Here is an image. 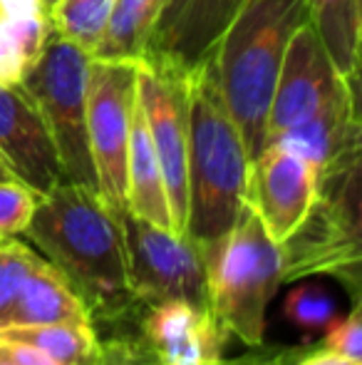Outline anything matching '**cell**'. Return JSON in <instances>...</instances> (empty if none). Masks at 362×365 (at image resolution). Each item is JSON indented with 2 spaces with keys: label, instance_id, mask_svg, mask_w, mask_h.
I'll return each mask as SVG.
<instances>
[{
  "label": "cell",
  "instance_id": "obj_1",
  "mask_svg": "<svg viewBox=\"0 0 362 365\" xmlns=\"http://www.w3.org/2000/svg\"><path fill=\"white\" fill-rule=\"evenodd\" d=\"M25 236L68 276L97 331L134 321L142 306L127 279L119 217L102 202L97 189L73 182L50 189Z\"/></svg>",
  "mask_w": 362,
  "mask_h": 365
},
{
  "label": "cell",
  "instance_id": "obj_2",
  "mask_svg": "<svg viewBox=\"0 0 362 365\" xmlns=\"http://www.w3.org/2000/svg\"><path fill=\"white\" fill-rule=\"evenodd\" d=\"M188 157H186V229L203 246L233 226L243 202L251 157L218 90L211 63L186 75Z\"/></svg>",
  "mask_w": 362,
  "mask_h": 365
},
{
  "label": "cell",
  "instance_id": "obj_3",
  "mask_svg": "<svg viewBox=\"0 0 362 365\" xmlns=\"http://www.w3.org/2000/svg\"><path fill=\"white\" fill-rule=\"evenodd\" d=\"M305 23V0H246L208 58L251 159L266 147L268 107L280 63L293 33Z\"/></svg>",
  "mask_w": 362,
  "mask_h": 365
},
{
  "label": "cell",
  "instance_id": "obj_4",
  "mask_svg": "<svg viewBox=\"0 0 362 365\" xmlns=\"http://www.w3.org/2000/svg\"><path fill=\"white\" fill-rule=\"evenodd\" d=\"M206 269L208 303L231 336L248 348L266 341V311L283 284L280 244L243 202L233 226L198 246Z\"/></svg>",
  "mask_w": 362,
  "mask_h": 365
},
{
  "label": "cell",
  "instance_id": "obj_5",
  "mask_svg": "<svg viewBox=\"0 0 362 365\" xmlns=\"http://www.w3.org/2000/svg\"><path fill=\"white\" fill-rule=\"evenodd\" d=\"M283 284L328 276L348 291L353 306L362 298L360 167L320 179L318 197L303 224L280 244Z\"/></svg>",
  "mask_w": 362,
  "mask_h": 365
},
{
  "label": "cell",
  "instance_id": "obj_6",
  "mask_svg": "<svg viewBox=\"0 0 362 365\" xmlns=\"http://www.w3.org/2000/svg\"><path fill=\"white\" fill-rule=\"evenodd\" d=\"M90 55L50 30L35 68L20 82L53 135L65 182L97 189L87 142Z\"/></svg>",
  "mask_w": 362,
  "mask_h": 365
},
{
  "label": "cell",
  "instance_id": "obj_7",
  "mask_svg": "<svg viewBox=\"0 0 362 365\" xmlns=\"http://www.w3.org/2000/svg\"><path fill=\"white\" fill-rule=\"evenodd\" d=\"M139 63L90 60L87 142L97 194L122 217L127 212V154L137 105Z\"/></svg>",
  "mask_w": 362,
  "mask_h": 365
},
{
  "label": "cell",
  "instance_id": "obj_8",
  "mask_svg": "<svg viewBox=\"0 0 362 365\" xmlns=\"http://www.w3.org/2000/svg\"><path fill=\"white\" fill-rule=\"evenodd\" d=\"M119 226L127 279L139 306H154L169 298L211 306L198 244H193L186 234L159 229L129 212L119 217Z\"/></svg>",
  "mask_w": 362,
  "mask_h": 365
},
{
  "label": "cell",
  "instance_id": "obj_9",
  "mask_svg": "<svg viewBox=\"0 0 362 365\" xmlns=\"http://www.w3.org/2000/svg\"><path fill=\"white\" fill-rule=\"evenodd\" d=\"M90 321L68 276L18 239L0 241V331Z\"/></svg>",
  "mask_w": 362,
  "mask_h": 365
},
{
  "label": "cell",
  "instance_id": "obj_10",
  "mask_svg": "<svg viewBox=\"0 0 362 365\" xmlns=\"http://www.w3.org/2000/svg\"><path fill=\"white\" fill-rule=\"evenodd\" d=\"M186 75L151 63H139V70H137V100H139L151 145L159 159L176 234H183L186 229Z\"/></svg>",
  "mask_w": 362,
  "mask_h": 365
},
{
  "label": "cell",
  "instance_id": "obj_11",
  "mask_svg": "<svg viewBox=\"0 0 362 365\" xmlns=\"http://www.w3.org/2000/svg\"><path fill=\"white\" fill-rule=\"evenodd\" d=\"M348 85L353 82L343 80L333 68L313 25H300L290 38L273 87L271 107H268L266 145L278 135H283L285 130L315 115Z\"/></svg>",
  "mask_w": 362,
  "mask_h": 365
},
{
  "label": "cell",
  "instance_id": "obj_12",
  "mask_svg": "<svg viewBox=\"0 0 362 365\" xmlns=\"http://www.w3.org/2000/svg\"><path fill=\"white\" fill-rule=\"evenodd\" d=\"M134 328L156 365H218L231 336L211 306L183 298L142 306Z\"/></svg>",
  "mask_w": 362,
  "mask_h": 365
},
{
  "label": "cell",
  "instance_id": "obj_13",
  "mask_svg": "<svg viewBox=\"0 0 362 365\" xmlns=\"http://www.w3.org/2000/svg\"><path fill=\"white\" fill-rule=\"evenodd\" d=\"M315 197V169L290 149L268 145L248 164L246 204L258 214L275 244H283L303 224Z\"/></svg>",
  "mask_w": 362,
  "mask_h": 365
},
{
  "label": "cell",
  "instance_id": "obj_14",
  "mask_svg": "<svg viewBox=\"0 0 362 365\" xmlns=\"http://www.w3.org/2000/svg\"><path fill=\"white\" fill-rule=\"evenodd\" d=\"M246 0H164L142 63L191 73L213 48Z\"/></svg>",
  "mask_w": 362,
  "mask_h": 365
},
{
  "label": "cell",
  "instance_id": "obj_15",
  "mask_svg": "<svg viewBox=\"0 0 362 365\" xmlns=\"http://www.w3.org/2000/svg\"><path fill=\"white\" fill-rule=\"evenodd\" d=\"M0 157L15 179L40 194L65 182L53 135L23 85H0Z\"/></svg>",
  "mask_w": 362,
  "mask_h": 365
},
{
  "label": "cell",
  "instance_id": "obj_16",
  "mask_svg": "<svg viewBox=\"0 0 362 365\" xmlns=\"http://www.w3.org/2000/svg\"><path fill=\"white\" fill-rule=\"evenodd\" d=\"M268 145L285 147L303 157L315 169L318 182L360 167L358 82L348 85L315 115L285 130Z\"/></svg>",
  "mask_w": 362,
  "mask_h": 365
},
{
  "label": "cell",
  "instance_id": "obj_17",
  "mask_svg": "<svg viewBox=\"0 0 362 365\" xmlns=\"http://www.w3.org/2000/svg\"><path fill=\"white\" fill-rule=\"evenodd\" d=\"M127 212L159 226V229L174 231L176 234L174 219H171V209H169V197H166V187H164V177H161L159 159H156L154 145H151L139 100L134 105L129 154H127Z\"/></svg>",
  "mask_w": 362,
  "mask_h": 365
},
{
  "label": "cell",
  "instance_id": "obj_18",
  "mask_svg": "<svg viewBox=\"0 0 362 365\" xmlns=\"http://www.w3.org/2000/svg\"><path fill=\"white\" fill-rule=\"evenodd\" d=\"M308 23L343 80L358 82L362 0H305Z\"/></svg>",
  "mask_w": 362,
  "mask_h": 365
},
{
  "label": "cell",
  "instance_id": "obj_19",
  "mask_svg": "<svg viewBox=\"0 0 362 365\" xmlns=\"http://www.w3.org/2000/svg\"><path fill=\"white\" fill-rule=\"evenodd\" d=\"M3 341H18L38 348L60 365H95L102 353V338L87 321H63L43 323L0 331Z\"/></svg>",
  "mask_w": 362,
  "mask_h": 365
},
{
  "label": "cell",
  "instance_id": "obj_20",
  "mask_svg": "<svg viewBox=\"0 0 362 365\" xmlns=\"http://www.w3.org/2000/svg\"><path fill=\"white\" fill-rule=\"evenodd\" d=\"M313 348V343L305 346H253L251 351L241 353V356L223 358L218 365H295L305 353ZM95 365H156L151 361L149 351L137 336L134 321L127 326L112 328L107 336L102 338V353L100 361Z\"/></svg>",
  "mask_w": 362,
  "mask_h": 365
},
{
  "label": "cell",
  "instance_id": "obj_21",
  "mask_svg": "<svg viewBox=\"0 0 362 365\" xmlns=\"http://www.w3.org/2000/svg\"><path fill=\"white\" fill-rule=\"evenodd\" d=\"M161 5L164 0H115L110 23L92 58L142 63Z\"/></svg>",
  "mask_w": 362,
  "mask_h": 365
},
{
  "label": "cell",
  "instance_id": "obj_22",
  "mask_svg": "<svg viewBox=\"0 0 362 365\" xmlns=\"http://www.w3.org/2000/svg\"><path fill=\"white\" fill-rule=\"evenodd\" d=\"M50 20L35 13H0V85H20L48 43Z\"/></svg>",
  "mask_w": 362,
  "mask_h": 365
},
{
  "label": "cell",
  "instance_id": "obj_23",
  "mask_svg": "<svg viewBox=\"0 0 362 365\" xmlns=\"http://www.w3.org/2000/svg\"><path fill=\"white\" fill-rule=\"evenodd\" d=\"M112 8L115 0H60L48 20L55 33L92 58L107 30Z\"/></svg>",
  "mask_w": 362,
  "mask_h": 365
},
{
  "label": "cell",
  "instance_id": "obj_24",
  "mask_svg": "<svg viewBox=\"0 0 362 365\" xmlns=\"http://www.w3.org/2000/svg\"><path fill=\"white\" fill-rule=\"evenodd\" d=\"M283 316L310 343L315 336L328 331L330 323L338 318V306H335L333 296L323 286L303 284L285 296Z\"/></svg>",
  "mask_w": 362,
  "mask_h": 365
},
{
  "label": "cell",
  "instance_id": "obj_25",
  "mask_svg": "<svg viewBox=\"0 0 362 365\" xmlns=\"http://www.w3.org/2000/svg\"><path fill=\"white\" fill-rule=\"evenodd\" d=\"M43 194L20 179H3L0 182V241L15 239L25 234Z\"/></svg>",
  "mask_w": 362,
  "mask_h": 365
},
{
  "label": "cell",
  "instance_id": "obj_26",
  "mask_svg": "<svg viewBox=\"0 0 362 365\" xmlns=\"http://www.w3.org/2000/svg\"><path fill=\"white\" fill-rule=\"evenodd\" d=\"M320 346L335 351L340 356L350 358V361L362 363V308L353 306V311L343 318H335L330 328L325 331V338Z\"/></svg>",
  "mask_w": 362,
  "mask_h": 365
},
{
  "label": "cell",
  "instance_id": "obj_27",
  "mask_svg": "<svg viewBox=\"0 0 362 365\" xmlns=\"http://www.w3.org/2000/svg\"><path fill=\"white\" fill-rule=\"evenodd\" d=\"M0 348H3L18 365H60V363H55L53 358L45 356V353H40L38 348L25 346V343H18V341H3V338H0Z\"/></svg>",
  "mask_w": 362,
  "mask_h": 365
},
{
  "label": "cell",
  "instance_id": "obj_28",
  "mask_svg": "<svg viewBox=\"0 0 362 365\" xmlns=\"http://www.w3.org/2000/svg\"><path fill=\"white\" fill-rule=\"evenodd\" d=\"M295 365H362V363L350 361V358L340 356V353H335V351H328V348H323L320 343H313V348H310Z\"/></svg>",
  "mask_w": 362,
  "mask_h": 365
},
{
  "label": "cell",
  "instance_id": "obj_29",
  "mask_svg": "<svg viewBox=\"0 0 362 365\" xmlns=\"http://www.w3.org/2000/svg\"><path fill=\"white\" fill-rule=\"evenodd\" d=\"M3 179H15V177H13V172L8 169V164L3 162V157H0V182H3Z\"/></svg>",
  "mask_w": 362,
  "mask_h": 365
},
{
  "label": "cell",
  "instance_id": "obj_30",
  "mask_svg": "<svg viewBox=\"0 0 362 365\" xmlns=\"http://www.w3.org/2000/svg\"><path fill=\"white\" fill-rule=\"evenodd\" d=\"M40 3H43V10H45V15H50V10H53L55 5L60 3V0H40Z\"/></svg>",
  "mask_w": 362,
  "mask_h": 365
},
{
  "label": "cell",
  "instance_id": "obj_31",
  "mask_svg": "<svg viewBox=\"0 0 362 365\" xmlns=\"http://www.w3.org/2000/svg\"><path fill=\"white\" fill-rule=\"evenodd\" d=\"M0 365H18V363H15L13 358H10L8 353L3 351V348H0Z\"/></svg>",
  "mask_w": 362,
  "mask_h": 365
}]
</instances>
